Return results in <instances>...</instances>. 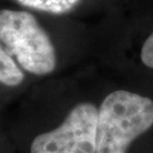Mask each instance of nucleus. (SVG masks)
I'll list each match as a JSON object with an SVG mask.
<instances>
[{
	"instance_id": "1",
	"label": "nucleus",
	"mask_w": 153,
	"mask_h": 153,
	"mask_svg": "<svg viewBox=\"0 0 153 153\" xmlns=\"http://www.w3.org/2000/svg\"><path fill=\"white\" fill-rule=\"evenodd\" d=\"M153 125V101L128 91L108 94L98 110L95 153H126Z\"/></svg>"
},
{
	"instance_id": "2",
	"label": "nucleus",
	"mask_w": 153,
	"mask_h": 153,
	"mask_svg": "<svg viewBox=\"0 0 153 153\" xmlns=\"http://www.w3.org/2000/svg\"><path fill=\"white\" fill-rule=\"evenodd\" d=\"M0 41L24 71L48 75L55 71L57 55L49 35L31 13L0 10Z\"/></svg>"
},
{
	"instance_id": "3",
	"label": "nucleus",
	"mask_w": 153,
	"mask_h": 153,
	"mask_svg": "<svg viewBox=\"0 0 153 153\" xmlns=\"http://www.w3.org/2000/svg\"><path fill=\"white\" fill-rule=\"evenodd\" d=\"M98 109L88 102L75 105L57 128L32 141L31 153H95Z\"/></svg>"
},
{
	"instance_id": "4",
	"label": "nucleus",
	"mask_w": 153,
	"mask_h": 153,
	"mask_svg": "<svg viewBox=\"0 0 153 153\" xmlns=\"http://www.w3.org/2000/svg\"><path fill=\"white\" fill-rule=\"evenodd\" d=\"M24 81V73L21 66L13 58L8 50L0 44V84L7 86H18Z\"/></svg>"
},
{
	"instance_id": "5",
	"label": "nucleus",
	"mask_w": 153,
	"mask_h": 153,
	"mask_svg": "<svg viewBox=\"0 0 153 153\" xmlns=\"http://www.w3.org/2000/svg\"><path fill=\"white\" fill-rule=\"evenodd\" d=\"M24 7L50 14H65L71 11L79 0H15Z\"/></svg>"
},
{
	"instance_id": "6",
	"label": "nucleus",
	"mask_w": 153,
	"mask_h": 153,
	"mask_svg": "<svg viewBox=\"0 0 153 153\" xmlns=\"http://www.w3.org/2000/svg\"><path fill=\"white\" fill-rule=\"evenodd\" d=\"M141 59L143 64L150 68H153V32L144 42L141 51Z\"/></svg>"
}]
</instances>
